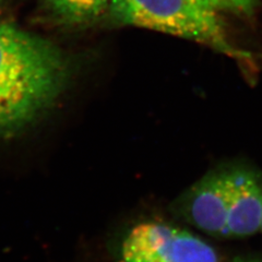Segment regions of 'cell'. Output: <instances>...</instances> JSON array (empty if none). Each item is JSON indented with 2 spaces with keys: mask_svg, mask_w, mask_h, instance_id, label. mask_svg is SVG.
I'll use <instances>...</instances> for the list:
<instances>
[{
  "mask_svg": "<svg viewBox=\"0 0 262 262\" xmlns=\"http://www.w3.org/2000/svg\"><path fill=\"white\" fill-rule=\"evenodd\" d=\"M69 60L51 40L0 26V139L18 135L51 107L67 83Z\"/></svg>",
  "mask_w": 262,
  "mask_h": 262,
  "instance_id": "cell-1",
  "label": "cell"
},
{
  "mask_svg": "<svg viewBox=\"0 0 262 262\" xmlns=\"http://www.w3.org/2000/svg\"><path fill=\"white\" fill-rule=\"evenodd\" d=\"M188 223L219 238L260 233L262 174L244 164H228L204 175L177 202Z\"/></svg>",
  "mask_w": 262,
  "mask_h": 262,
  "instance_id": "cell-2",
  "label": "cell"
},
{
  "mask_svg": "<svg viewBox=\"0 0 262 262\" xmlns=\"http://www.w3.org/2000/svg\"><path fill=\"white\" fill-rule=\"evenodd\" d=\"M110 20L117 26L146 28L207 45L237 59L250 54L228 39L217 12L198 0H111Z\"/></svg>",
  "mask_w": 262,
  "mask_h": 262,
  "instance_id": "cell-3",
  "label": "cell"
},
{
  "mask_svg": "<svg viewBox=\"0 0 262 262\" xmlns=\"http://www.w3.org/2000/svg\"><path fill=\"white\" fill-rule=\"evenodd\" d=\"M119 262H220L216 251L183 228L143 222L127 234Z\"/></svg>",
  "mask_w": 262,
  "mask_h": 262,
  "instance_id": "cell-4",
  "label": "cell"
},
{
  "mask_svg": "<svg viewBox=\"0 0 262 262\" xmlns=\"http://www.w3.org/2000/svg\"><path fill=\"white\" fill-rule=\"evenodd\" d=\"M55 19L69 26L92 23L107 11L111 0H40Z\"/></svg>",
  "mask_w": 262,
  "mask_h": 262,
  "instance_id": "cell-5",
  "label": "cell"
},
{
  "mask_svg": "<svg viewBox=\"0 0 262 262\" xmlns=\"http://www.w3.org/2000/svg\"><path fill=\"white\" fill-rule=\"evenodd\" d=\"M198 2L216 12H233L251 14L256 9L259 0H198Z\"/></svg>",
  "mask_w": 262,
  "mask_h": 262,
  "instance_id": "cell-6",
  "label": "cell"
},
{
  "mask_svg": "<svg viewBox=\"0 0 262 262\" xmlns=\"http://www.w3.org/2000/svg\"><path fill=\"white\" fill-rule=\"evenodd\" d=\"M234 262H262V258H238Z\"/></svg>",
  "mask_w": 262,
  "mask_h": 262,
  "instance_id": "cell-7",
  "label": "cell"
},
{
  "mask_svg": "<svg viewBox=\"0 0 262 262\" xmlns=\"http://www.w3.org/2000/svg\"><path fill=\"white\" fill-rule=\"evenodd\" d=\"M2 3H3V0H0V26H2V24L4 23L3 21H2Z\"/></svg>",
  "mask_w": 262,
  "mask_h": 262,
  "instance_id": "cell-8",
  "label": "cell"
},
{
  "mask_svg": "<svg viewBox=\"0 0 262 262\" xmlns=\"http://www.w3.org/2000/svg\"><path fill=\"white\" fill-rule=\"evenodd\" d=\"M260 233H262V222H261V229H260Z\"/></svg>",
  "mask_w": 262,
  "mask_h": 262,
  "instance_id": "cell-9",
  "label": "cell"
}]
</instances>
